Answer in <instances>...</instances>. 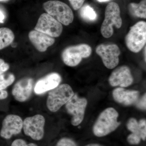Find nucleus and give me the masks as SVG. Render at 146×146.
Returning <instances> with one entry per match:
<instances>
[{
    "instance_id": "nucleus-1",
    "label": "nucleus",
    "mask_w": 146,
    "mask_h": 146,
    "mask_svg": "<svg viewBox=\"0 0 146 146\" xmlns=\"http://www.w3.org/2000/svg\"><path fill=\"white\" fill-rule=\"evenodd\" d=\"M119 114L116 110L108 108L100 114L93 127L95 136L101 137L106 136L114 131L120 125L118 122Z\"/></svg>"
},
{
    "instance_id": "nucleus-2",
    "label": "nucleus",
    "mask_w": 146,
    "mask_h": 146,
    "mask_svg": "<svg viewBox=\"0 0 146 146\" xmlns=\"http://www.w3.org/2000/svg\"><path fill=\"white\" fill-rule=\"evenodd\" d=\"M120 13L119 6L117 3L111 2L108 4L105 11L104 20L101 28L102 35L105 38H110L113 35V26L117 29L121 27L122 20Z\"/></svg>"
},
{
    "instance_id": "nucleus-3",
    "label": "nucleus",
    "mask_w": 146,
    "mask_h": 146,
    "mask_svg": "<svg viewBox=\"0 0 146 146\" xmlns=\"http://www.w3.org/2000/svg\"><path fill=\"white\" fill-rule=\"evenodd\" d=\"M43 7L47 13L64 25H69L72 23V11L65 3L57 0L48 1L43 4Z\"/></svg>"
},
{
    "instance_id": "nucleus-4",
    "label": "nucleus",
    "mask_w": 146,
    "mask_h": 146,
    "mask_svg": "<svg viewBox=\"0 0 146 146\" xmlns=\"http://www.w3.org/2000/svg\"><path fill=\"white\" fill-rule=\"evenodd\" d=\"M74 92L69 84H60L49 93L47 100L48 109L52 112L57 111L74 96Z\"/></svg>"
},
{
    "instance_id": "nucleus-5",
    "label": "nucleus",
    "mask_w": 146,
    "mask_h": 146,
    "mask_svg": "<svg viewBox=\"0 0 146 146\" xmlns=\"http://www.w3.org/2000/svg\"><path fill=\"white\" fill-rule=\"evenodd\" d=\"M125 43L129 50L139 52L146 43V23L141 21L131 27L125 37Z\"/></svg>"
},
{
    "instance_id": "nucleus-6",
    "label": "nucleus",
    "mask_w": 146,
    "mask_h": 146,
    "mask_svg": "<svg viewBox=\"0 0 146 146\" xmlns=\"http://www.w3.org/2000/svg\"><path fill=\"white\" fill-rule=\"evenodd\" d=\"M92 48L86 44H80L67 47L62 53V58L65 65L75 67L81 62L82 58L89 57Z\"/></svg>"
},
{
    "instance_id": "nucleus-7",
    "label": "nucleus",
    "mask_w": 146,
    "mask_h": 146,
    "mask_svg": "<svg viewBox=\"0 0 146 146\" xmlns=\"http://www.w3.org/2000/svg\"><path fill=\"white\" fill-rule=\"evenodd\" d=\"M45 123V118L42 115H36L27 117L23 122L24 133L33 140L40 141L44 134Z\"/></svg>"
},
{
    "instance_id": "nucleus-8",
    "label": "nucleus",
    "mask_w": 146,
    "mask_h": 146,
    "mask_svg": "<svg viewBox=\"0 0 146 146\" xmlns=\"http://www.w3.org/2000/svg\"><path fill=\"white\" fill-rule=\"evenodd\" d=\"M96 52L100 56L105 66L108 69H113L119 64L121 50L117 45L100 44L96 48Z\"/></svg>"
},
{
    "instance_id": "nucleus-9",
    "label": "nucleus",
    "mask_w": 146,
    "mask_h": 146,
    "mask_svg": "<svg viewBox=\"0 0 146 146\" xmlns=\"http://www.w3.org/2000/svg\"><path fill=\"white\" fill-rule=\"evenodd\" d=\"M35 30L52 37L60 36L63 31L62 24L47 13L40 16Z\"/></svg>"
},
{
    "instance_id": "nucleus-10",
    "label": "nucleus",
    "mask_w": 146,
    "mask_h": 146,
    "mask_svg": "<svg viewBox=\"0 0 146 146\" xmlns=\"http://www.w3.org/2000/svg\"><path fill=\"white\" fill-rule=\"evenodd\" d=\"M87 104V100L80 98L77 94H74L65 104L67 112L72 116L71 123L73 125L78 126L82 121Z\"/></svg>"
},
{
    "instance_id": "nucleus-11",
    "label": "nucleus",
    "mask_w": 146,
    "mask_h": 146,
    "mask_svg": "<svg viewBox=\"0 0 146 146\" xmlns=\"http://www.w3.org/2000/svg\"><path fill=\"white\" fill-rule=\"evenodd\" d=\"M23 128V121L18 115H7L3 120L0 136L4 139H10L13 135L19 134Z\"/></svg>"
},
{
    "instance_id": "nucleus-12",
    "label": "nucleus",
    "mask_w": 146,
    "mask_h": 146,
    "mask_svg": "<svg viewBox=\"0 0 146 146\" xmlns=\"http://www.w3.org/2000/svg\"><path fill=\"white\" fill-rule=\"evenodd\" d=\"M133 78L130 69L126 66H120L116 68L110 76L108 81L112 86L126 87L133 82Z\"/></svg>"
},
{
    "instance_id": "nucleus-13",
    "label": "nucleus",
    "mask_w": 146,
    "mask_h": 146,
    "mask_svg": "<svg viewBox=\"0 0 146 146\" xmlns=\"http://www.w3.org/2000/svg\"><path fill=\"white\" fill-rule=\"evenodd\" d=\"M33 84V79L29 78L22 79L16 82L12 91L15 100L20 102L27 100L31 96Z\"/></svg>"
},
{
    "instance_id": "nucleus-14",
    "label": "nucleus",
    "mask_w": 146,
    "mask_h": 146,
    "mask_svg": "<svg viewBox=\"0 0 146 146\" xmlns=\"http://www.w3.org/2000/svg\"><path fill=\"white\" fill-rule=\"evenodd\" d=\"M61 81V76L57 73H52L40 79L36 82L34 87V92L37 95H41L56 88Z\"/></svg>"
},
{
    "instance_id": "nucleus-15",
    "label": "nucleus",
    "mask_w": 146,
    "mask_h": 146,
    "mask_svg": "<svg viewBox=\"0 0 146 146\" xmlns=\"http://www.w3.org/2000/svg\"><path fill=\"white\" fill-rule=\"evenodd\" d=\"M29 37L35 48L40 52L46 51L55 42L54 37L35 30L30 32Z\"/></svg>"
},
{
    "instance_id": "nucleus-16",
    "label": "nucleus",
    "mask_w": 146,
    "mask_h": 146,
    "mask_svg": "<svg viewBox=\"0 0 146 146\" xmlns=\"http://www.w3.org/2000/svg\"><path fill=\"white\" fill-rule=\"evenodd\" d=\"M139 91L126 90L121 87L116 88L112 92V96L115 101L125 106H130L138 101Z\"/></svg>"
},
{
    "instance_id": "nucleus-17",
    "label": "nucleus",
    "mask_w": 146,
    "mask_h": 146,
    "mask_svg": "<svg viewBox=\"0 0 146 146\" xmlns=\"http://www.w3.org/2000/svg\"><path fill=\"white\" fill-rule=\"evenodd\" d=\"M127 127L132 133L139 136L143 141H145L146 121L145 119H141L138 122L134 118H131L128 121Z\"/></svg>"
},
{
    "instance_id": "nucleus-18",
    "label": "nucleus",
    "mask_w": 146,
    "mask_h": 146,
    "mask_svg": "<svg viewBox=\"0 0 146 146\" xmlns=\"http://www.w3.org/2000/svg\"><path fill=\"white\" fill-rule=\"evenodd\" d=\"M128 10L132 16L146 18V0H142L139 3H131L128 5Z\"/></svg>"
},
{
    "instance_id": "nucleus-19",
    "label": "nucleus",
    "mask_w": 146,
    "mask_h": 146,
    "mask_svg": "<svg viewBox=\"0 0 146 146\" xmlns=\"http://www.w3.org/2000/svg\"><path fill=\"white\" fill-rule=\"evenodd\" d=\"M15 36L13 31L7 28H0V50L11 44Z\"/></svg>"
},
{
    "instance_id": "nucleus-20",
    "label": "nucleus",
    "mask_w": 146,
    "mask_h": 146,
    "mask_svg": "<svg viewBox=\"0 0 146 146\" xmlns=\"http://www.w3.org/2000/svg\"><path fill=\"white\" fill-rule=\"evenodd\" d=\"M80 11L81 18L87 21H94L97 19V15L94 9L90 5H85L82 7Z\"/></svg>"
},
{
    "instance_id": "nucleus-21",
    "label": "nucleus",
    "mask_w": 146,
    "mask_h": 146,
    "mask_svg": "<svg viewBox=\"0 0 146 146\" xmlns=\"http://www.w3.org/2000/svg\"><path fill=\"white\" fill-rule=\"evenodd\" d=\"M15 76L11 73L0 75V90H3L10 86L15 80Z\"/></svg>"
},
{
    "instance_id": "nucleus-22",
    "label": "nucleus",
    "mask_w": 146,
    "mask_h": 146,
    "mask_svg": "<svg viewBox=\"0 0 146 146\" xmlns=\"http://www.w3.org/2000/svg\"><path fill=\"white\" fill-rule=\"evenodd\" d=\"M55 146H77V145L70 138H63L59 140Z\"/></svg>"
},
{
    "instance_id": "nucleus-23",
    "label": "nucleus",
    "mask_w": 146,
    "mask_h": 146,
    "mask_svg": "<svg viewBox=\"0 0 146 146\" xmlns=\"http://www.w3.org/2000/svg\"><path fill=\"white\" fill-rule=\"evenodd\" d=\"M11 146H38L34 143H27L25 140L22 139H17L12 142Z\"/></svg>"
},
{
    "instance_id": "nucleus-24",
    "label": "nucleus",
    "mask_w": 146,
    "mask_h": 146,
    "mask_svg": "<svg viewBox=\"0 0 146 146\" xmlns=\"http://www.w3.org/2000/svg\"><path fill=\"white\" fill-rule=\"evenodd\" d=\"M141 139L140 137L132 133L127 138L128 142L131 145H138L141 142Z\"/></svg>"
},
{
    "instance_id": "nucleus-25",
    "label": "nucleus",
    "mask_w": 146,
    "mask_h": 146,
    "mask_svg": "<svg viewBox=\"0 0 146 146\" xmlns=\"http://www.w3.org/2000/svg\"><path fill=\"white\" fill-rule=\"evenodd\" d=\"M85 0H69L71 5L75 10L80 9Z\"/></svg>"
},
{
    "instance_id": "nucleus-26",
    "label": "nucleus",
    "mask_w": 146,
    "mask_h": 146,
    "mask_svg": "<svg viewBox=\"0 0 146 146\" xmlns=\"http://www.w3.org/2000/svg\"><path fill=\"white\" fill-rule=\"evenodd\" d=\"M9 68V65L6 63L4 60L0 58V75L3 74L8 70Z\"/></svg>"
},
{
    "instance_id": "nucleus-27",
    "label": "nucleus",
    "mask_w": 146,
    "mask_h": 146,
    "mask_svg": "<svg viewBox=\"0 0 146 146\" xmlns=\"http://www.w3.org/2000/svg\"><path fill=\"white\" fill-rule=\"evenodd\" d=\"M146 94H145L140 100L138 101L136 106L142 110H146Z\"/></svg>"
},
{
    "instance_id": "nucleus-28",
    "label": "nucleus",
    "mask_w": 146,
    "mask_h": 146,
    "mask_svg": "<svg viewBox=\"0 0 146 146\" xmlns=\"http://www.w3.org/2000/svg\"><path fill=\"white\" fill-rule=\"evenodd\" d=\"M8 96V93L5 90H0V100H4Z\"/></svg>"
},
{
    "instance_id": "nucleus-29",
    "label": "nucleus",
    "mask_w": 146,
    "mask_h": 146,
    "mask_svg": "<svg viewBox=\"0 0 146 146\" xmlns=\"http://www.w3.org/2000/svg\"><path fill=\"white\" fill-rule=\"evenodd\" d=\"M5 16L4 13L0 9V23H3L5 20Z\"/></svg>"
},
{
    "instance_id": "nucleus-30",
    "label": "nucleus",
    "mask_w": 146,
    "mask_h": 146,
    "mask_svg": "<svg viewBox=\"0 0 146 146\" xmlns=\"http://www.w3.org/2000/svg\"><path fill=\"white\" fill-rule=\"evenodd\" d=\"M85 146H102L101 145L98 144H90L89 145H86Z\"/></svg>"
},
{
    "instance_id": "nucleus-31",
    "label": "nucleus",
    "mask_w": 146,
    "mask_h": 146,
    "mask_svg": "<svg viewBox=\"0 0 146 146\" xmlns=\"http://www.w3.org/2000/svg\"><path fill=\"white\" fill-rule=\"evenodd\" d=\"M146 46H145V49H144V59H145V62H146Z\"/></svg>"
},
{
    "instance_id": "nucleus-32",
    "label": "nucleus",
    "mask_w": 146,
    "mask_h": 146,
    "mask_svg": "<svg viewBox=\"0 0 146 146\" xmlns=\"http://www.w3.org/2000/svg\"><path fill=\"white\" fill-rule=\"evenodd\" d=\"M99 2H104L108 1H109L110 0H98Z\"/></svg>"
},
{
    "instance_id": "nucleus-33",
    "label": "nucleus",
    "mask_w": 146,
    "mask_h": 146,
    "mask_svg": "<svg viewBox=\"0 0 146 146\" xmlns=\"http://www.w3.org/2000/svg\"><path fill=\"white\" fill-rule=\"evenodd\" d=\"M8 1V0H0L1 1Z\"/></svg>"
}]
</instances>
